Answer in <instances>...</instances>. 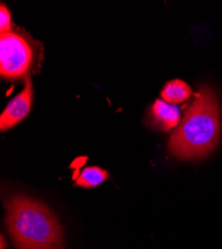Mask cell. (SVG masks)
Masks as SVG:
<instances>
[{
    "label": "cell",
    "instance_id": "cell-1",
    "mask_svg": "<svg viewBox=\"0 0 222 249\" xmlns=\"http://www.w3.org/2000/svg\"><path fill=\"white\" fill-rule=\"evenodd\" d=\"M220 135L219 105L207 86L200 87L178 128L169 142L170 153L181 160L206 156L216 146Z\"/></svg>",
    "mask_w": 222,
    "mask_h": 249
},
{
    "label": "cell",
    "instance_id": "cell-2",
    "mask_svg": "<svg viewBox=\"0 0 222 249\" xmlns=\"http://www.w3.org/2000/svg\"><path fill=\"white\" fill-rule=\"evenodd\" d=\"M5 223L18 249H63V230L48 207L29 196L5 200Z\"/></svg>",
    "mask_w": 222,
    "mask_h": 249
},
{
    "label": "cell",
    "instance_id": "cell-3",
    "mask_svg": "<svg viewBox=\"0 0 222 249\" xmlns=\"http://www.w3.org/2000/svg\"><path fill=\"white\" fill-rule=\"evenodd\" d=\"M34 61V51L28 40L14 31L0 35V74L7 80L25 77Z\"/></svg>",
    "mask_w": 222,
    "mask_h": 249
},
{
    "label": "cell",
    "instance_id": "cell-4",
    "mask_svg": "<svg viewBox=\"0 0 222 249\" xmlns=\"http://www.w3.org/2000/svg\"><path fill=\"white\" fill-rule=\"evenodd\" d=\"M33 102V86L29 77L25 79L24 89L15 96L0 116V130L2 132L16 126L31 111Z\"/></svg>",
    "mask_w": 222,
    "mask_h": 249
},
{
    "label": "cell",
    "instance_id": "cell-5",
    "mask_svg": "<svg viewBox=\"0 0 222 249\" xmlns=\"http://www.w3.org/2000/svg\"><path fill=\"white\" fill-rule=\"evenodd\" d=\"M153 118L157 127L165 132L175 128L179 124L180 111L175 105L157 99L153 105Z\"/></svg>",
    "mask_w": 222,
    "mask_h": 249
},
{
    "label": "cell",
    "instance_id": "cell-6",
    "mask_svg": "<svg viewBox=\"0 0 222 249\" xmlns=\"http://www.w3.org/2000/svg\"><path fill=\"white\" fill-rule=\"evenodd\" d=\"M192 94L191 88L185 81L172 80L168 82L164 89L161 90L160 96L164 101L171 105H177L188 101Z\"/></svg>",
    "mask_w": 222,
    "mask_h": 249
},
{
    "label": "cell",
    "instance_id": "cell-7",
    "mask_svg": "<svg viewBox=\"0 0 222 249\" xmlns=\"http://www.w3.org/2000/svg\"><path fill=\"white\" fill-rule=\"evenodd\" d=\"M109 173L99 167H87L76 178L75 185L83 189H92L102 184L109 178Z\"/></svg>",
    "mask_w": 222,
    "mask_h": 249
},
{
    "label": "cell",
    "instance_id": "cell-8",
    "mask_svg": "<svg viewBox=\"0 0 222 249\" xmlns=\"http://www.w3.org/2000/svg\"><path fill=\"white\" fill-rule=\"evenodd\" d=\"M0 31L1 33L11 31V15L3 3L0 6Z\"/></svg>",
    "mask_w": 222,
    "mask_h": 249
},
{
    "label": "cell",
    "instance_id": "cell-9",
    "mask_svg": "<svg viewBox=\"0 0 222 249\" xmlns=\"http://www.w3.org/2000/svg\"><path fill=\"white\" fill-rule=\"evenodd\" d=\"M5 247H7V243L4 239V236L1 235V249H5Z\"/></svg>",
    "mask_w": 222,
    "mask_h": 249
}]
</instances>
